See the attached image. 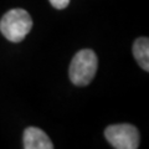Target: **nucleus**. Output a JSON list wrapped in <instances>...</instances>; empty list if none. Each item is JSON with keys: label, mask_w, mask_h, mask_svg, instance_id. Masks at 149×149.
Segmentation results:
<instances>
[{"label": "nucleus", "mask_w": 149, "mask_h": 149, "mask_svg": "<svg viewBox=\"0 0 149 149\" xmlns=\"http://www.w3.org/2000/svg\"><path fill=\"white\" fill-rule=\"evenodd\" d=\"M32 27V20L24 9H13L3 16L0 31L11 42H20L26 37Z\"/></svg>", "instance_id": "1"}, {"label": "nucleus", "mask_w": 149, "mask_h": 149, "mask_svg": "<svg viewBox=\"0 0 149 149\" xmlns=\"http://www.w3.org/2000/svg\"><path fill=\"white\" fill-rule=\"evenodd\" d=\"M97 56L92 50L78 51L70 65V80L76 86L90 85L97 72Z\"/></svg>", "instance_id": "2"}, {"label": "nucleus", "mask_w": 149, "mask_h": 149, "mask_svg": "<svg viewBox=\"0 0 149 149\" xmlns=\"http://www.w3.org/2000/svg\"><path fill=\"white\" fill-rule=\"evenodd\" d=\"M104 137L116 149H137L139 132L132 124H113L107 127Z\"/></svg>", "instance_id": "3"}, {"label": "nucleus", "mask_w": 149, "mask_h": 149, "mask_svg": "<svg viewBox=\"0 0 149 149\" xmlns=\"http://www.w3.org/2000/svg\"><path fill=\"white\" fill-rule=\"evenodd\" d=\"M25 149H52L54 144L44 130L36 127H29L24 132Z\"/></svg>", "instance_id": "4"}, {"label": "nucleus", "mask_w": 149, "mask_h": 149, "mask_svg": "<svg viewBox=\"0 0 149 149\" xmlns=\"http://www.w3.org/2000/svg\"><path fill=\"white\" fill-rule=\"evenodd\" d=\"M133 55L144 71H149V40L148 37H139L133 44Z\"/></svg>", "instance_id": "5"}, {"label": "nucleus", "mask_w": 149, "mask_h": 149, "mask_svg": "<svg viewBox=\"0 0 149 149\" xmlns=\"http://www.w3.org/2000/svg\"><path fill=\"white\" fill-rule=\"evenodd\" d=\"M55 9H66L70 4V0H49Z\"/></svg>", "instance_id": "6"}]
</instances>
